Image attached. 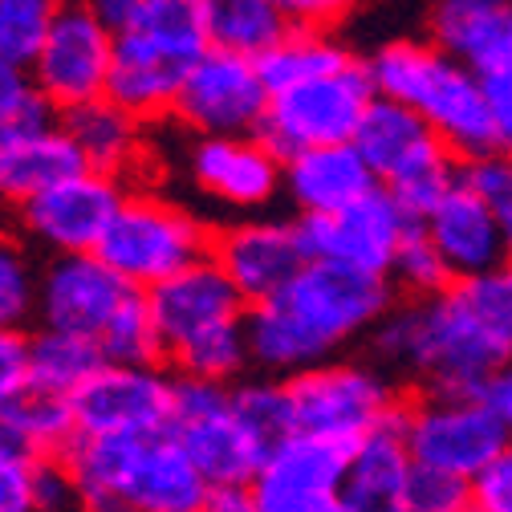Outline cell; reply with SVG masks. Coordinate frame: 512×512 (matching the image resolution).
<instances>
[{
  "label": "cell",
  "mask_w": 512,
  "mask_h": 512,
  "mask_svg": "<svg viewBox=\"0 0 512 512\" xmlns=\"http://www.w3.org/2000/svg\"><path fill=\"white\" fill-rule=\"evenodd\" d=\"M175 415V374L163 366H106L74 395L78 439L163 435Z\"/></svg>",
  "instance_id": "14"
},
{
  "label": "cell",
  "mask_w": 512,
  "mask_h": 512,
  "mask_svg": "<svg viewBox=\"0 0 512 512\" xmlns=\"http://www.w3.org/2000/svg\"><path fill=\"white\" fill-rule=\"evenodd\" d=\"M374 98H378V90L370 82L366 61H350L346 70H338L330 78H317L297 90L273 94L265 126L256 139L273 147L281 159H293V155L317 151V147L354 143Z\"/></svg>",
  "instance_id": "10"
},
{
  "label": "cell",
  "mask_w": 512,
  "mask_h": 512,
  "mask_svg": "<svg viewBox=\"0 0 512 512\" xmlns=\"http://www.w3.org/2000/svg\"><path fill=\"white\" fill-rule=\"evenodd\" d=\"M370 338L378 362L423 382L427 395H484L508 362L460 285L395 305Z\"/></svg>",
  "instance_id": "2"
},
{
  "label": "cell",
  "mask_w": 512,
  "mask_h": 512,
  "mask_svg": "<svg viewBox=\"0 0 512 512\" xmlns=\"http://www.w3.org/2000/svg\"><path fill=\"white\" fill-rule=\"evenodd\" d=\"M204 512H261L252 488H212Z\"/></svg>",
  "instance_id": "50"
},
{
  "label": "cell",
  "mask_w": 512,
  "mask_h": 512,
  "mask_svg": "<svg viewBox=\"0 0 512 512\" xmlns=\"http://www.w3.org/2000/svg\"><path fill=\"white\" fill-rule=\"evenodd\" d=\"M411 476H415V460L395 419L391 427L374 431L350 452L346 480H342L346 512H403Z\"/></svg>",
  "instance_id": "25"
},
{
  "label": "cell",
  "mask_w": 512,
  "mask_h": 512,
  "mask_svg": "<svg viewBox=\"0 0 512 512\" xmlns=\"http://www.w3.org/2000/svg\"><path fill=\"white\" fill-rule=\"evenodd\" d=\"M496 5H504V9H512V0H496Z\"/></svg>",
  "instance_id": "51"
},
{
  "label": "cell",
  "mask_w": 512,
  "mask_h": 512,
  "mask_svg": "<svg viewBox=\"0 0 512 512\" xmlns=\"http://www.w3.org/2000/svg\"><path fill=\"white\" fill-rule=\"evenodd\" d=\"M0 427H5L9 443L21 447L25 456H66L78 443V419H74V399H61L37 387H25L0 407Z\"/></svg>",
  "instance_id": "28"
},
{
  "label": "cell",
  "mask_w": 512,
  "mask_h": 512,
  "mask_svg": "<svg viewBox=\"0 0 512 512\" xmlns=\"http://www.w3.org/2000/svg\"><path fill=\"white\" fill-rule=\"evenodd\" d=\"M216 232L200 216H191L175 200H163L155 191H135L118 208L110 232L98 244L102 265H110L122 281L151 293L171 277L187 273L212 256Z\"/></svg>",
  "instance_id": "6"
},
{
  "label": "cell",
  "mask_w": 512,
  "mask_h": 512,
  "mask_svg": "<svg viewBox=\"0 0 512 512\" xmlns=\"http://www.w3.org/2000/svg\"><path fill=\"white\" fill-rule=\"evenodd\" d=\"M151 317L159 330L163 362L179 378L224 382L252 366L248 358V301L212 261L191 265L167 285L147 293Z\"/></svg>",
  "instance_id": "4"
},
{
  "label": "cell",
  "mask_w": 512,
  "mask_h": 512,
  "mask_svg": "<svg viewBox=\"0 0 512 512\" xmlns=\"http://www.w3.org/2000/svg\"><path fill=\"white\" fill-rule=\"evenodd\" d=\"M378 191L374 171L354 143L317 147L285 159V196L301 216H334Z\"/></svg>",
  "instance_id": "22"
},
{
  "label": "cell",
  "mask_w": 512,
  "mask_h": 512,
  "mask_svg": "<svg viewBox=\"0 0 512 512\" xmlns=\"http://www.w3.org/2000/svg\"><path fill=\"white\" fill-rule=\"evenodd\" d=\"M468 305L476 309V317L488 326V334L496 338V346L512 358V261L500 265L496 273L460 285Z\"/></svg>",
  "instance_id": "39"
},
{
  "label": "cell",
  "mask_w": 512,
  "mask_h": 512,
  "mask_svg": "<svg viewBox=\"0 0 512 512\" xmlns=\"http://www.w3.org/2000/svg\"><path fill=\"white\" fill-rule=\"evenodd\" d=\"M187 167L196 187L228 208H265L285 191V159L261 139H200Z\"/></svg>",
  "instance_id": "21"
},
{
  "label": "cell",
  "mask_w": 512,
  "mask_h": 512,
  "mask_svg": "<svg viewBox=\"0 0 512 512\" xmlns=\"http://www.w3.org/2000/svg\"><path fill=\"white\" fill-rule=\"evenodd\" d=\"M281 9V17L293 29H334L342 17H350L362 0H273Z\"/></svg>",
  "instance_id": "44"
},
{
  "label": "cell",
  "mask_w": 512,
  "mask_h": 512,
  "mask_svg": "<svg viewBox=\"0 0 512 512\" xmlns=\"http://www.w3.org/2000/svg\"><path fill=\"white\" fill-rule=\"evenodd\" d=\"M33 504L37 512H86L82 484L66 456H41L33 464Z\"/></svg>",
  "instance_id": "41"
},
{
  "label": "cell",
  "mask_w": 512,
  "mask_h": 512,
  "mask_svg": "<svg viewBox=\"0 0 512 512\" xmlns=\"http://www.w3.org/2000/svg\"><path fill=\"white\" fill-rule=\"evenodd\" d=\"M102 354L110 366H159L163 362V346H159V330L151 317V301L147 293H135L114 326L102 334Z\"/></svg>",
  "instance_id": "36"
},
{
  "label": "cell",
  "mask_w": 512,
  "mask_h": 512,
  "mask_svg": "<svg viewBox=\"0 0 512 512\" xmlns=\"http://www.w3.org/2000/svg\"><path fill=\"white\" fill-rule=\"evenodd\" d=\"M187 70H191L187 61H179L131 33H122V37H114V70H110L106 98L114 106H122L126 114H135L139 122L167 118L175 110Z\"/></svg>",
  "instance_id": "23"
},
{
  "label": "cell",
  "mask_w": 512,
  "mask_h": 512,
  "mask_svg": "<svg viewBox=\"0 0 512 512\" xmlns=\"http://www.w3.org/2000/svg\"><path fill=\"white\" fill-rule=\"evenodd\" d=\"M167 431L208 480V488H252L269 460L265 447L236 419L232 387L224 382L175 374V415Z\"/></svg>",
  "instance_id": "9"
},
{
  "label": "cell",
  "mask_w": 512,
  "mask_h": 512,
  "mask_svg": "<svg viewBox=\"0 0 512 512\" xmlns=\"http://www.w3.org/2000/svg\"><path fill=\"white\" fill-rule=\"evenodd\" d=\"M135 293H143V289L122 281L110 265H102L98 252L53 256L45 273L37 277L41 330H61V334L102 342V334L114 326V317L131 305Z\"/></svg>",
  "instance_id": "15"
},
{
  "label": "cell",
  "mask_w": 512,
  "mask_h": 512,
  "mask_svg": "<svg viewBox=\"0 0 512 512\" xmlns=\"http://www.w3.org/2000/svg\"><path fill=\"white\" fill-rule=\"evenodd\" d=\"M200 512H204V508H200Z\"/></svg>",
  "instance_id": "52"
},
{
  "label": "cell",
  "mask_w": 512,
  "mask_h": 512,
  "mask_svg": "<svg viewBox=\"0 0 512 512\" xmlns=\"http://www.w3.org/2000/svg\"><path fill=\"white\" fill-rule=\"evenodd\" d=\"M106 354L98 342L61 334V330H37L29 334V387L74 399L86 382L106 370Z\"/></svg>",
  "instance_id": "30"
},
{
  "label": "cell",
  "mask_w": 512,
  "mask_h": 512,
  "mask_svg": "<svg viewBox=\"0 0 512 512\" xmlns=\"http://www.w3.org/2000/svg\"><path fill=\"white\" fill-rule=\"evenodd\" d=\"M427 33L435 49L476 74H488L512 49V9L496 0H431Z\"/></svg>",
  "instance_id": "24"
},
{
  "label": "cell",
  "mask_w": 512,
  "mask_h": 512,
  "mask_svg": "<svg viewBox=\"0 0 512 512\" xmlns=\"http://www.w3.org/2000/svg\"><path fill=\"white\" fill-rule=\"evenodd\" d=\"M86 9L118 37V33H126L139 21V13L147 9V0H86Z\"/></svg>",
  "instance_id": "48"
},
{
  "label": "cell",
  "mask_w": 512,
  "mask_h": 512,
  "mask_svg": "<svg viewBox=\"0 0 512 512\" xmlns=\"http://www.w3.org/2000/svg\"><path fill=\"white\" fill-rule=\"evenodd\" d=\"M110 70H114V33L86 9V0H66L29 70L37 90L61 114H70L86 102L106 98Z\"/></svg>",
  "instance_id": "13"
},
{
  "label": "cell",
  "mask_w": 512,
  "mask_h": 512,
  "mask_svg": "<svg viewBox=\"0 0 512 512\" xmlns=\"http://www.w3.org/2000/svg\"><path fill=\"white\" fill-rule=\"evenodd\" d=\"M61 122V110L37 90L33 74L0 61V139L37 135Z\"/></svg>",
  "instance_id": "35"
},
{
  "label": "cell",
  "mask_w": 512,
  "mask_h": 512,
  "mask_svg": "<svg viewBox=\"0 0 512 512\" xmlns=\"http://www.w3.org/2000/svg\"><path fill=\"white\" fill-rule=\"evenodd\" d=\"M33 456L0 447V512H37L33 504Z\"/></svg>",
  "instance_id": "43"
},
{
  "label": "cell",
  "mask_w": 512,
  "mask_h": 512,
  "mask_svg": "<svg viewBox=\"0 0 512 512\" xmlns=\"http://www.w3.org/2000/svg\"><path fill=\"white\" fill-rule=\"evenodd\" d=\"M212 261L236 285V293L252 305L277 301L309 265L297 224L285 220H244L228 224L212 240Z\"/></svg>",
  "instance_id": "17"
},
{
  "label": "cell",
  "mask_w": 512,
  "mask_h": 512,
  "mask_svg": "<svg viewBox=\"0 0 512 512\" xmlns=\"http://www.w3.org/2000/svg\"><path fill=\"white\" fill-rule=\"evenodd\" d=\"M391 277L399 281V289L407 297H435V293L447 289V281H452V273H447L439 248L427 240V232L419 224L407 232V240H403V248L395 256Z\"/></svg>",
  "instance_id": "38"
},
{
  "label": "cell",
  "mask_w": 512,
  "mask_h": 512,
  "mask_svg": "<svg viewBox=\"0 0 512 512\" xmlns=\"http://www.w3.org/2000/svg\"><path fill=\"white\" fill-rule=\"evenodd\" d=\"M415 468L476 480L508 452V423L484 395H423L399 415Z\"/></svg>",
  "instance_id": "8"
},
{
  "label": "cell",
  "mask_w": 512,
  "mask_h": 512,
  "mask_svg": "<svg viewBox=\"0 0 512 512\" xmlns=\"http://www.w3.org/2000/svg\"><path fill=\"white\" fill-rule=\"evenodd\" d=\"M269 86L256 61L208 49L187 70L175 98V118L200 139H256L269 114Z\"/></svg>",
  "instance_id": "11"
},
{
  "label": "cell",
  "mask_w": 512,
  "mask_h": 512,
  "mask_svg": "<svg viewBox=\"0 0 512 512\" xmlns=\"http://www.w3.org/2000/svg\"><path fill=\"white\" fill-rule=\"evenodd\" d=\"M411 216L399 208V200L387 187L370 191L366 200H358L346 212L334 216H301L297 232L309 252V261L322 265H342L366 277L387 281L395 269V256L411 232Z\"/></svg>",
  "instance_id": "12"
},
{
  "label": "cell",
  "mask_w": 512,
  "mask_h": 512,
  "mask_svg": "<svg viewBox=\"0 0 512 512\" xmlns=\"http://www.w3.org/2000/svg\"><path fill=\"white\" fill-rule=\"evenodd\" d=\"M232 411L248 427V435L273 456L277 447L297 435L293 419V395L285 378H252V382H232Z\"/></svg>",
  "instance_id": "33"
},
{
  "label": "cell",
  "mask_w": 512,
  "mask_h": 512,
  "mask_svg": "<svg viewBox=\"0 0 512 512\" xmlns=\"http://www.w3.org/2000/svg\"><path fill=\"white\" fill-rule=\"evenodd\" d=\"M484 399L496 407V415L508 423V431H512V358L496 370V378L488 382V391H484Z\"/></svg>",
  "instance_id": "49"
},
{
  "label": "cell",
  "mask_w": 512,
  "mask_h": 512,
  "mask_svg": "<svg viewBox=\"0 0 512 512\" xmlns=\"http://www.w3.org/2000/svg\"><path fill=\"white\" fill-rule=\"evenodd\" d=\"M37 313V277L29 256L0 236V334L5 330H25V322Z\"/></svg>",
  "instance_id": "37"
},
{
  "label": "cell",
  "mask_w": 512,
  "mask_h": 512,
  "mask_svg": "<svg viewBox=\"0 0 512 512\" xmlns=\"http://www.w3.org/2000/svg\"><path fill=\"white\" fill-rule=\"evenodd\" d=\"M419 228L439 248L443 265L456 285L480 281V277L496 273L500 265H508L500 220L488 208V200H480V191L468 187V179H460L452 196H447Z\"/></svg>",
  "instance_id": "19"
},
{
  "label": "cell",
  "mask_w": 512,
  "mask_h": 512,
  "mask_svg": "<svg viewBox=\"0 0 512 512\" xmlns=\"http://www.w3.org/2000/svg\"><path fill=\"white\" fill-rule=\"evenodd\" d=\"M403 512H472V484L460 476L415 468L403 496Z\"/></svg>",
  "instance_id": "40"
},
{
  "label": "cell",
  "mask_w": 512,
  "mask_h": 512,
  "mask_svg": "<svg viewBox=\"0 0 512 512\" xmlns=\"http://www.w3.org/2000/svg\"><path fill=\"white\" fill-rule=\"evenodd\" d=\"M78 171H86V163L61 122L37 135L0 139V196L13 204H29L61 179H74Z\"/></svg>",
  "instance_id": "26"
},
{
  "label": "cell",
  "mask_w": 512,
  "mask_h": 512,
  "mask_svg": "<svg viewBox=\"0 0 512 512\" xmlns=\"http://www.w3.org/2000/svg\"><path fill=\"white\" fill-rule=\"evenodd\" d=\"M200 13L208 45L248 61H261L293 29L273 0H200Z\"/></svg>",
  "instance_id": "29"
},
{
  "label": "cell",
  "mask_w": 512,
  "mask_h": 512,
  "mask_svg": "<svg viewBox=\"0 0 512 512\" xmlns=\"http://www.w3.org/2000/svg\"><path fill=\"white\" fill-rule=\"evenodd\" d=\"M395 309L391 285L342 265L309 261L301 277L265 305L248 309V358L273 378H297L362 334Z\"/></svg>",
  "instance_id": "1"
},
{
  "label": "cell",
  "mask_w": 512,
  "mask_h": 512,
  "mask_svg": "<svg viewBox=\"0 0 512 512\" xmlns=\"http://www.w3.org/2000/svg\"><path fill=\"white\" fill-rule=\"evenodd\" d=\"M61 126L74 139L86 171L114 175L126 183L131 167H139L143 159V122L135 114H126L122 106H114L110 98H98V102H86L70 114H61Z\"/></svg>",
  "instance_id": "27"
},
{
  "label": "cell",
  "mask_w": 512,
  "mask_h": 512,
  "mask_svg": "<svg viewBox=\"0 0 512 512\" xmlns=\"http://www.w3.org/2000/svg\"><path fill=\"white\" fill-rule=\"evenodd\" d=\"M86 512H200L208 480L171 431L135 439H78L66 452Z\"/></svg>",
  "instance_id": "5"
},
{
  "label": "cell",
  "mask_w": 512,
  "mask_h": 512,
  "mask_svg": "<svg viewBox=\"0 0 512 512\" xmlns=\"http://www.w3.org/2000/svg\"><path fill=\"white\" fill-rule=\"evenodd\" d=\"M484 94L492 102V118H496V131H500V147H512V49L496 61L488 74H480Z\"/></svg>",
  "instance_id": "47"
},
{
  "label": "cell",
  "mask_w": 512,
  "mask_h": 512,
  "mask_svg": "<svg viewBox=\"0 0 512 512\" xmlns=\"http://www.w3.org/2000/svg\"><path fill=\"white\" fill-rule=\"evenodd\" d=\"M354 147L366 159V167L374 171L378 187H387V191L447 163V147L439 143V135L415 110H407L391 98H374V106L366 110L358 135H354Z\"/></svg>",
  "instance_id": "20"
},
{
  "label": "cell",
  "mask_w": 512,
  "mask_h": 512,
  "mask_svg": "<svg viewBox=\"0 0 512 512\" xmlns=\"http://www.w3.org/2000/svg\"><path fill=\"white\" fill-rule=\"evenodd\" d=\"M350 61L354 57L346 53V45H338L326 29H289L261 61H256V70H261L269 94H285V90H297L305 82L346 70Z\"/></svg>",
  "instance_id": "31"
},
{
  "label": "cell",
  "mask_w": 512,
  "mask_h": 512,
  "mask_svg": "<svg viewBox=\"0 0 512 512\" xmlns=\"http://www.w3.org/2000/svg\"><path fill=\"white\" fill-rule=\"evenodd\" d=\"M366 70L378 98L415 110L452 155H464L472 163L496 155L500 131L492 102L480 74L468 70L464 61L447 57L431 41H391L366 61Z\"/></svg>",
  "instance_id": "3"
},
{
  "label": "cell",
  "mask_w": 512,
  "mask_h": 512,
  "mask_svg": "<svg viewBox=\"0 0 512 512\" xmlns=\"http://www.w3.org/2000/svg\"><path fill=\"white\" fill-rule=\"evenodd\" d=\"M472 512H512V447L472 480Z\"/></svg>",
  "instance_id": "46"
},
{
  "label": "cell",
  "mask_w": 512,
  "mask_h": 512,
  "mask_svg": "<svg viewBox=\"0 0 512 512\" xmlns=\"http://www.w3.org/2000/svg\"><path fill=\"white\" fill-rule=\"evenodd\" d=\"M350 447L289 435L265 460L261 476L252 480V496L261 512H346L342 480H346Z\"/></svg>",
  "instance_id": "18"
},
{
  "label": "cell",
  "mask_w": 512,
  "mask_h": 512,
  "mask_svg": "<svg viewBox=\"0 0 512 512\" xmlns=\"http://www.w3.org/2000/svg\"><path fill=\"white\" fill-rule=\"evenodd\" d=\"M66 0H0V61L33 70V61Z\"/></svg>",
  "instance_id": "34"
},
{
  "label": "cell",
  "mask_w": 512,
  "mask_h": 512,
  "mask_svg": "<svg viewBox=\"0 0 512 512\" xmlns=\"http://www.w3.org/2000/svg\"><path fill=\"white\" fill-rule=\"evenodd\" d=\"M25 387H29V334L5 330L0 334V407Z\"/></svg>",
  "instance_id": "45"
},
{
  "label": "cell",
  "mask_w": 512,
  "mask_h": 512,
  "mask_svg": "<svg viewBox=\"0 0 512 512\" xmlns=\"http://www.w3.org/2000/svg\"><path fill=\"white\" fill-rule=\"evenodd\" d=\"M289 395L301 435L350 447V452L403 415L391 378L370 362H322L289 378Z\"/></svg>",
  "instance_id": "7"
},
{
  "label": "cell",
  "mask_w": 512,
  "mask_h": 512,
  "mask_svg": "<svg viewBox=\"0 0 512 512\" xmlns=\"http://www.w3.org/2000/svg\"><path fill=\"white\" fill-rule=\"evenodd\" d=\"M126 33L171 53V57H179V61H187V66H196V61L212 49L208 33H204L200 0H147V9L139 13V21Z\"/></svg>",
  "instance_id": "32"
},
{
  "label": "cell",
  "mask_w": 512,
  "mask_h": 512,
  "mask_svg": "<svg viewBox=\"0 0 512 512\" xmlns=\"http://www.w3.org/2000/svg\"><path fill=\"white\" fill-rule=\"evenodd\" d=\"M464 179H468L472 191H480V200H488V208L496 212L500 232H504V248H508V261H512V159H500V155L476 159L464 171Z\"/></svg>",
  "instance_id": "42"
},
{
  "label": "cell",
  "mask_w": 512,
  "mask_h": 512,
  "mask_svg": "<svg viewBox=\"0 0 512 512\" xmlns=\"http://www.w3.org/2000/svg\"><path fill=\"white\" fill-rule=\"evenodd\" d=\"M126 196H131V187L122 179L98 175V171H78L74 179H61L57 187L21 204V220L57 256L98 252V244L110 232Z\"/></svg>",
  "instance_id": "16"
}]
</instances>
